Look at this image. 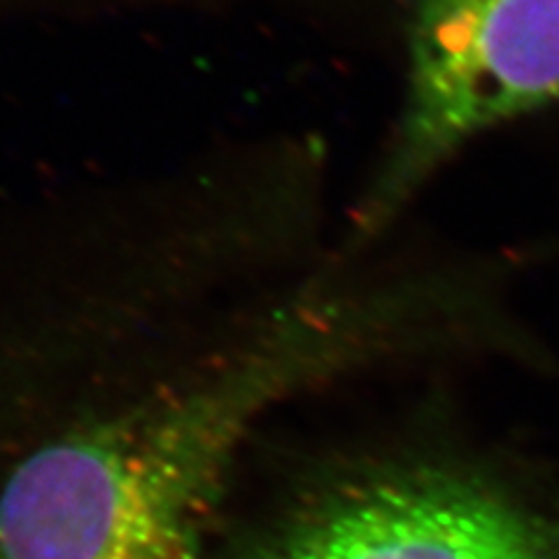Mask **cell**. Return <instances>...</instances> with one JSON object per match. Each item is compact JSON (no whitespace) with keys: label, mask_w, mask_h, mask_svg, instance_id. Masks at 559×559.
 <instances>
[{"label":"cell","mask_w":559,"mask_h":559,"mask_svg":"<svg viewBox=\"0 0 559 559\" xmlns=\"http://www.w3.org/2000/svg\"><path fill=\"white\" fill-rule=\"evenodd\" d=\"M361 336L343 301L299 296L90 401L0 468V559H207L242 448Z\"/></svg>","instance_id":"cell-1"},{"label":"cell","mask_w":559,"mask_h":559,"mask_svg":"<svg viewBox=\"0 0 559 559\" xmlns=\"http://www.w3.org/2000/svg\"><path fill=\"white\" fill-rule=\"evenodd\" d=\"M559 98V0H417L408 98L364 224H380L468 138Z\"/></svg>","instance_id":"cell-3"},{"label":"cell","mask_w":559,"mask_h":559,"mask_svg":"<svg viewBox=\"0 0 559 559\" xmlns=\"http://www.w3.org/2000/svg\"><path fill=\"white\" fill-rule=\"evenodd\" d=\"M207 559H559V520L460 471L314 478Z\"/></svg>","instance_id":"cell-2"}]
</instances>
